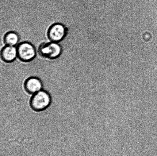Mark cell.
I'll return each instance as SVG.
<instances>
[{
    "label": "cell",
    "instance_id": "1",
    "mask_svg": "<svg viewBox=\"0 0 157 156\" xmlns=\"http://www.w3.org/2000/svg\"><path fill=\"white\" fill-rule=\"evenodd\" d=\"M38 53L41 57L51 60L59 58L62 54L63 48L59 43L51 42H43L40 45Z\"/></svg>",
    "mask_w": 157,
    "mask_h": 156
},
{
    "label": "cell",
    "instance_id": "2",
    "mask_svg": "<svg viewBox=\"0 0 157 156\" xmlns=\"http://www.w3.org/2000/svg\"><path fill=\"white\" fill-rule=\"evenodd\" d=\"M52 97L48 92L41 90L33 95L30 101L31 107L36 111H44L50 107Z\"/></svg>",
    "mask_w": 157,
    "mask_h": 156
},
{
    "label": "cell",
    "instance_id": "3",
    "mask_svg": "<svg viewBox=\"0 0 157 156\" xmlns=\"http://www.w3.org/2000/svg\"><path fill=\"white\" fill-rule=\"evenodd\" d=\"M17 48L18 58L21 62H30L36 57V49L32 43L24 41L18 44Z\"/></svg>",
    "mask_w": 157,
    "mask_h": 156
},
{
    "label": "cell",
    "instance_id": "4",
    "mask_svg": "<svg viewBox=\"0 0 157 156\" xmlns=\"http://www.w3.org/2000/svg\"><path fill=\"white\" fill-rule=\"evenodd\" d=\"M68 29L64 24L56 23L52 24L48 29L47 36L51 42L59 43L66 38Z\"/></svg>",
    "mask_w": 157,
    "mask_h": 156
},
{
    "label": "cell",
    "instance_id": "5",
    "mask_svg": "<svg viewBox=\"0 0 157 156\" xmlns=\"http://www.w3.org/2000/svg\"><path fill=\"white\" fill-rule=\"evenodd\" d=\"M43 85L41 79L35 76L28 78L24 84L26 91L29 94L33 95L42 90Z\"/></svg>",
    "mask_w": 157,
    "mask_h": 156
},
{
    "label": "cell",
    "instance_id": "6",
    "mask_svg": "<svg viewBox=\"0 0 157 156\" xmlns=\"http://www.w3.org/2000/svg\"><path fill=\"white\" fill-rule=\"evenodd\" d=\"M1 57L6 63L13 62L18 57L17 47L6 45L2 49Z\"/></svg>",
    "mask_w": 157,
    "mask_h": 156
},
{
    "label": "cell",
    "instance_id": "7",
    "mask_svg": "<svg viewBox=\"0 0 157 156\" xmlns=\"http://www.w3.org/2000/svg\"><path fill=\"white\" fill-rule=\"evenodd\" d=\"M20 36L17 33L11 31L7 32L4 35L3 41L6 45L17 47L19 44Z\"/></svg>",
    "mask_w": 157,
    "mask_h": 156
}]
</instances>
